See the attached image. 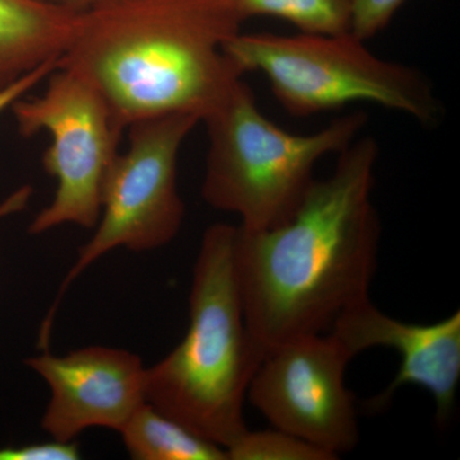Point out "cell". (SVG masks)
Returning <instances> with one entry per match:
<instances>
[{"label":"cell","mask_w":460,"mask_h":460,"mask_svg":"<svg viewBox=\"0 0 460 460\" xmlns=\"http://www.w3.org/2000/svg\"><path fill=\"white\" fill-rule=\"evenodd\" d=\"M377 156L374 137L354 140L286 223L237 226L239 295L247 328L265 353L328 332L341 314L370 299L381 234L372 202Z\"/></svg>","instance_id":"6da1fadb"},{"label":"cell","mask_w":460,"mask_h":460,"mask_svg":"<svg viewBox=\"0 0 460 460\" xmlns=\"http://www.w3.org/2000/svg\"><path fill=\"white\" fill-rule=\"evenodd\" d=\"M243 22L235 0H98L58 66L86 77L126 128L166 114L202 122L242 80L224 44Z\"/></svg>","instance_id":"7a4b0ae2"},{"label":"cell","mask_w":460,"mask_h":460,"mask_svg":"<svg viewBox=\"0 0 460 460\" xmlns=\"http://www.w3.org/2000/svg\"><path fill=\"white\" fill-rule=\"evenodd\" d=\"M237 226L206 229L193 268L190 326L146 370V401L228 449L247 431L244 402L265 350L247 328L235 274Z\"/></svg>","instance_id":"3957f363"},{"label":"cell","mask_w":460,"mask_h":460,"mask_svg":"<svg viewBox=\"0 0 460 460\" xmlns=\"http://www.w3.org/2000/svg\"><path fill=\"white\" fill-rule=\"evenodd\" d=\"M367 120L365 111L337 118L320 131H284L257 107L243 80L202 122L208 136L202 198L241 217V228L271 229L295 215L323 156L349 146Z\"/></svg>","instance_id":"277c9868"},{"label":"cell","mask_w":460,"mask_h":460,"mask_svg":"<svg viewBox=\"0 0 460 460\" xmlns=\"http://www.w3.org/2000/svg\"><path fill=\"white\" fill-rule=\"evenodd\" d=\"M224 53L242 72H261L293 117L372 102L435 126L443 115L432 84L411 66L380 59L352 33H237Z\"/></svg>","instance_id":"5b68a950"},{"label":"cell","mask_w":460,"mask_h":460,"mask_svg":"<svg viewBox=\"0 0 460 460\" xmlns=\"http://www.w3.org/2000/svg\"><path fill=\"white\" fill-rule=\"evenodd\" d=\"M192 114L146 118L127 127L128 147L115 159L102 193L95 234L80 248L42 323L39 347L47 349L60 301L72 283L115 248L145 252L165 246L181 230L184 204L178 190L181 145L198 124Z\"/></svg>","instance_id":"8992f818"},{"label":"cell","mask_w":460,"mask_h":460,"mask_svg":"<svg viewBox=\"0 0 460 460\" xmlns=\"http://www.w3.org/2000/svg\"><path fill=\"white\" fill-rule=\"evenodd\" d=\"M11 109L23 137L42 131L51 137L42 166L57 178L58 189L29 232L41 234L63 224L96 226L109 172L127 129L107 99L86 77L58 66L42 95L22 96Z\"/></svg>","instance_id":"52a82bcc"},{"label":"cell","mask_w":460,"mask_h":460,"mask_svg":"<svg viewBox=\"0 0 460 460\" xmlns=\"http://www.w3.org/2000/svg\"><path fill=\"white\" fill-rule=\"evenodd\" d=\"M352 359L332 332L290 339L265 353L247 399L272 428L338 459L359 443L354 395L344 378Z\"/></svg>","instance_id":"ba28073f"},{"label":"cell","mask_w":460,"mask_h":460,"mask_svg":"<svg viewBox=\"0 0 460 460\" xmlns=\"http://www.w3.org/2000/svg\"><path fill=\"white\" fill-rule=\"evenodd\" d=\"M26 365L50 387L41 428L59 443H72L91 428L119 432L147 402V368L128 350L93 345L63 357L44 350Z\"/></svg>","instance_id":"9c48e42d"},{"label":"cell","mask_w":460,"mask_h":460,"mask_svg":"<svg viewBox=\"0 0 460 460\" xmlns=\"http://www.w3.org/2000/svg\"><path fill=\"white\" fill-rule=\"evenodd\" d=\"M328 332L352 358L377 347L390 348L401 356L394 380L371 399L368 407L372 411H383L399 387L414 385L434 399L438 422L450 419L460 383L459 311L438 323H402L366 299L341 314Z\"/></svg>","instance_id":"30bf717a"},{"label":"cell","mask_w":460,"mask_h":460,"mask_svg":"<svg viewBox=\"0 0 460 460\" xmlns=\"http://www.w3.org/2000/svg\"><path fill=\"white\" fill-rule=\"evenodd\" d=\"M78 16L80 11L53 0H0V93L59 60Z\"/></svg>","instance_id":"8fae6325"},{"label":"cell","mask_w":460,"mask_h":460,"mask_svg":"<svg viewBox=\"0 0 460 460\" xmlns=\"http://www.w3.org/2000/svg\"><path fill=\"white\" fill-rule=\"evenodd\" d=\"M136 460H226V450L145 402L120 429Z\"/></svg>","instance_id":"7c38bea8"},{"label":"cell","mask_w":460,"mask_h":460,"mask_svg":"<svg viewBox=\"0 0 460 460\" xmlns=\"http://www.w3.org/2000/svg\"><path fill=\"white\" fill-rule=\"evenodd\" d=\"M244 21L250 17H278L293 23L302 33H350L353 0H235Z\"/></svg>","instance_id":"4fadbf2b"},{"label":"cell","mask_w":460,"mask_h":460,"mask_svg":"<svg viewBox=\"0 0 460 460\" xmlns=\"http://www.w3.org/2000/svg\"><path fill=\"white\" fill-rule=\"evenodd\" d=\"M230 460H332V454L281 431H247L226 449Z\"/></svg>","instance_id":"5bb4252c"},{"label":"cell","mask_w":460,"mask_h":460,"mask_svg":"<svg viewBox=\"0 0 460 460\" xmlns=\"http://www.w3.org/2000/svg\"><path fill=\"white\" fill-rule=\"evenodd\" d=\"M407 0H353L350 33L366 41L383 31Z\"/></svg>","instance_id":"9a60e30c"},{"label":"cell","mask_w":460,"mask_h":460,"mask_svg":"<svg viewBox=\"0 0 460 460\" xmlns=\"http://www.w3.org/2000/svg\"><path fill=\"white\" fill-rule=\"evenodd\" d=\"M58 63H59V60L41 66L40 68L35 69L31 74L26 75L25 77L21 78L20 81L12 84L8 89L2 91V93H0V113L4 111L5 109L11 108L14 102L25 96L33 87L38 86L45 78H48V75H49L51 72L56 71ZM25 198H23L21 193L17 192L13 198L9 199L8 201L0 208V217L9 213H13V211L18 210V208H22L23 206H25Z\"/></svg>","instance_id":"2e32d148"},{"label":"cell","mask_w":460,"mask_h":460,"mask_svg":"<svg viewBox=\"0 0 460 460\" xmlns=\"http://www.w3.org/2000/svg\"><path fill=\"white\" fill-rule=\"evenodd\" d=\"M80 458L78 445L72 443H51L26 445L21 447L0 449V460H77Z\"/></svg>","instance_id":"e0dca14e"},{"label":"cell","mask_w":460,"mask_h":460,"mask_svg":"<svg viewBox=\"0 0 460 460\" xmlns=\"http://www.w3.org/2000/svg\"><path fill=\"white\" fill-rule=\"evenodd\" d=\"M53 2L75 9V11H83V9L89 7V5L98 2V0H53Z\"/></svg>","instance_id":"ac0fdd59"}]
</instances>
